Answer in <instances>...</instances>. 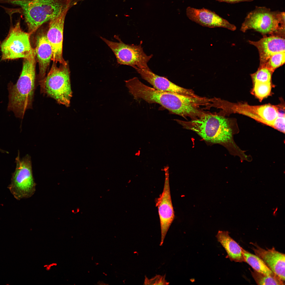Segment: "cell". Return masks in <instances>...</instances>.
I'll use <instances>...</instances> for the list:
<instances>
[{
	"mask_svg": "<svg viewBox=\"0 0 285 285\" xmlns=\"http://www.w3.org/2000/svg\"><path fill=\"white\" fill-rule=\"evenodd\" d=\"M216 237L226 251L227 258L231 261L245 262L242 247L231 237L228 231L219 230Z\"/></svg>",
	"mask_w": 285,
	"mask_h": 285,
	"instance_id": "obj_17",
	"label": "cell"
},
{
	"mask_svg": "<svg viewBox=\"0 0 285 285\" xmlns=\"http://www.w3.org/2000/svg\"><path fill=\"white\" fill-rule=\"evenodd\" d=\"M285 12L272 11L264 6H256L248 13L241 27L240 30L245 32L253 29L263 36H277L285 38Z\"/></svg>",
	"mask_w": 285,
	"mask_h": 285,
	"instance_id": "obj_4",
	"label": "cell"
},
{
	"mask_svg": "<svg viewBox=\"0 0 285 285\" xmlns=\"http://www.w3.org/2000/svg\"><path fill=\"white\" fill-rule=\"evenodd\" d=\"M273 73L265 67H259L256 71L250 75L253 84H272Z\"/></svg>",
	"mask_w": 285,
	"mask_h": 285,
	"instance_id": "obj_20",
	"label": "cell"
},
{
	"mask_svg": "<svg viewBox=\"0 0 285 285\" xmlns=\"http://www.w3.org/2000/svg\"><path fill=\"white\" fill-rule=\"evenodd\" d=\"M119 42L111 41L100 36L114 54L118 63L141 69L150 70L148 63L153 55H148L144 52L142 46V41L139 44H129L124 43L119 36H114Z\"/></svg>",
	"mask_w": 285,
	"mask_h": 285,
	"instance_id": "obj_9",
	"label": "cell"
},
{
	"mask_svg": "<svg viewBox=\"0 0 285 285\" xmlns=\"http://www.w3.org/2000/svg\"><path fill=\"white\" fill-rule=\"evenodd\" d=\"M250 44L257 49L259 58V67H263L270 57L273 54L285 51V38L274 36H263L258 41L248 40Z\"/></svg>",
	"mask_w": 285,
	"mask_h": 285,
	"instance_id": "obj_14",
	"label": "cell"
},
{
	"mask_svg": "<svg viewBox=\"0 0 285 285\" xmlns=\"http://www.w3.org/2000/svg\"><path fill=\"white\" fill-rule=\"evenodd\" d=\"M175 120L183 128L196 132L207 144L220 145L231 153H234L233 130L230 122L224 117L206 113L190 121Z\"/></svg>",
	"mask_w": 285,
	"mask_h": 285,
	"instance_id": "obj_1",
	"label": "cell"
},
{
	"mask_svg": "<svg viewBox=\"0 0 285 285\" xmlns=\"http://www.w3.org/2000/svg\"><path fill=\"white\" fill-rule=\"evenodd\" d=\"M16 163V168L12 174L11 183L8 188L18 200L28 198L35 193L36 187L30 157L27 155L21 159L18 152Z\"/></svg>",
	"mask_w": 285,
	"mask_h": 285,
	"instance_id": "obj_8",
	"label": "cell"
},
{
	"mask_svg": "<svg viewBox=\"0 0 285 285\" xmlns=\"http://www.w3.org/2000/svg\"><path fill=\"white\" fill-rule=\"evenodd\" d=\"M165 182L163 191L158 200L156 205L158 209L161 230L160 245L163 243L168 231L174 218V213L170 193L169 184V167H165Z\"/></svg>",
	"mask_w": 285,
	"mask_h": 285,
	"instance_id": "obj_11",
	"label": "cell"
},
{
	"mask_svg": "<svg viewBox=\"0 0 285 285\" xmlns=\"http://www.w3.org/2000/svg\"><path fill=\"white\" fill-rule=\"evenodd\" d=\"M30 36L22 29L20 21H18L11 26L7 36L1 44L2 60L27 59L32 56L35 51L31 45Z\"/></svg>",
	"mask_w": 285,
	"mask_h": 285,
	"instance_id": "obj_7",
	"label": "cell"
},
{
	"mask_svg": "<svg viewBox=\"0 0 285 285\" xmlns=\"http://www.w3.org/2000/svg\"><path fill=\"white\" fill-rule=\"evenodd\" d=\"M255 248L253 247L256 255L260 258L267 267L283 280L285 279V255L277 251L275 248L267 250L253 244Z\"/></svg>",
	"mask_w": 285,
	"mask_h": 285,
	"instance_id": "obj_16",
	"label": "cell"
},
{
	"mask_svg": "<svg viewBox=\"0 0 285 285\" xmlns=\"http://www.w3.org/2000/svg\"><path fill=\"white\" fill-rule=\"evenodd\" d=\"M245 262H246L256 271L267 275L277 276L266 265L264 262L256 255L253 254L242 248Z\"/></svg>",
	"mask_w": 285,
	"mask_h": 285,
	"instance_id": "obj_18",
	"label": "cell"
},
{
	"mask_svg": "<svg viewBox=\"0 0 285 285\" xmlns=\"http://www.w3.org/2000/svg\"><path fill=\"white\" fill-rule=\"evenodd\" d=\"M186 14L190 20L203 26L211 28L223 27L232 31L236 29L235 25L207 9H197L189 6L186 8Z\"/></svg>",
	"mask_w": 285,
	"mask_h": 285,
	"instance_id": "obj_12",
	"label": "cell"
},
{
	"mask_svg": "<svg viewBox=\"0 0 285 285\" xmlns=\"http://www.w3.org/2000/svg\"><path fill=\"white\" fill-rule=\"evenodd\" d=\"M35 49L39 65L38 83L41 92L46 72L53 56L52 49L45 34L42 33L37 36Z\"/></svg>",
	"mask_w": 285,
	"mask_h": 285,
	"instance_id": "obj_15",
	"label": "cell"
},
{
	"mask_svg": "<svg viewBox=\"0 0 285 285\" xmlns=\"http://www.w3.org/2000/svg\"><path fill=\"white\" fill-rule=\"evenodd\" d=\"M166 275L164 276L156 275L153 278L149 279L146 276L144 284L145 285H168L169 283L165 279Z\"/></svg>",
	"mask_w": 285,
	"mask_h": 285,
	"instance_id": "obj_23",
	"label": "cell"
},
{
	"mask_svg": "<svg viewBox=\"0 0 285 285\" xmlns=\"http://www.w3.org/2000/svg\"><path fill=\"white\" fill-rule=\"evenodd\" d=\"M1 43V42L0 41V45Z\"/></svg>",
	"mask_w": 285,
	"mask_h": 285,
	"instance_id": "obj_26",
	"label": "cell"
},
{
	"mask_svg": "<svg viewBox=\"0 0 285 285\" xmlns=\"http://www.w3.org/2000/svg\"><path fill=\"white\" fill-rule=\"evenodd\" d=\"M272 84H253L251 94L260 102L270 96L271 93Z\"/></svg>",
	"mask_w": 285,
	"mask_h": 285,
	"instance_id": "obj_21",
	"label": "cell"
},
{
	"mask_svg": "<svg viewBox=\"0 0 285 285\" xmlns=\"http://www.w3.org/2000/svg\"><path fill=\"white\" fill-rule=\"evenodd\" d=\"M0 151H1V152H4V151H3V150H2L1 149H0Z\"/></svg>",
	"mask_w": 285,
	"mask_h": 285,
	"instance_id": "obj_25",
	"label": "cell"
},
{
	"mask_svg": "<svg viewBox=\"0 0 285 285\" xmlns=\"http://www.w3.org/2000/svg\"><path fill=\"white\" fill-rule=\"evenodd\" d=\"M252 276L258 285H284V281L278 276L267 275L255 270L251 271Z\"/></svg>",
	"mask_w": 285,
	"mask_h": 285,
	"instance_id": "obj_19",
	"label": "cell"
},
{
	"mask_svg": "<svg viewBox=\"0 0 285 285\" xmlns=\"http://www.w3.org/2000/svg\"><path fill=\"white\" fill-rule=\"evenodd\" d=\"M77 0H1L3 3L19 7L31 35L42 25L63 11L70 8Z\"/></svg>",
	"mask_w": 285,
	"mask_h": 285,
	"instance_id": "obj_3",
	"label": "cell"
},
{
	"mask_svg": "<svg viewBox=\"0 0 285 285\" xmlns=\"http://www.w3.org/2000/svg\"><path fill=\"white\" fill-rule=\"evenodd\" d=\"M35 53L23 59L21 73L16 83L8 85L7 110L17 118L23 119L26 111L32 108L36 86Z\"/></svg>",
	"mask_w": 285,
	"mask_h": 285,
	"instance_id": "obj_2",
	"label": "cell"
},
{
	"mask_svg": "<svg viewBox=\"0 0 285 285\" xmlns=\"http://www.w3.org/2000/svg\"><path fill=\"white\" fill-rule=\"evenodd\" d=\"M142 79L153 86L158 90L178 94L190 97L199 98L192 89L179 86L168 80L153 73L151 70H145L136 67L134 68Z\"/></svg>",
	"mask_w": 285,
	"mask_h": 285,
	"instance_id": "obj_13",
	"label": "cell"
},
{
	"mask_svg": "<svg viewBox=\"0 0 285 285\" xmlns=\"http://www.w3.org/2000/svg\"><path fill=\"white\" fill-rule=\"evenodd\" d=\"M225 106L231 113L248 117L274 129L285 117L284 106L281 104L251 105L246 102H227Z\"/></svg>",
	"mask_w": 285,
	"mask_h": 285,
	"instance_id": "obj_6",
	"label": "cell"
},
{
	"mask_svg": "<svg viewBox=\"0 0 285 285\" xmlns=\"http://www.w3.org/2000/svg\"><path fill=\"white\" fill-rule=\"evenodd\" d=\"M285 62V51L275 53L268 59L264 66L272 72L283 65Z\"/></svg>",
	"mask_w": 285,
	"mask_h": 285,
	"instance_id": "obj_22",
	"label": "cell"
},
{
	"mask_svg": "<svg viewBox=\"0 0 285 285\" xmlns=\"http://www.w3.org/2000/svg\"><path fill=\"white\" fill-rule=\"evenodd\" d=\"M41 93L46 94L57 103L68 107L72 96L70 71L68 64L59 66L53 62L44 79Z\"/></svg>",
	"mask_w": 285,
	"mask_h": 285,
	"instance_id": "obj_5",
	"label": "cell"
},
{
	"mask_svg": "<svg viewBox=\"0 0 285 285\" xmlns=\"http://www.w3.org/2000/svg\"><path fill=\"white\" fill-rule=\"evenodd\" d=\"M220 2L228 3H236L244 2H251L254 0H215Z\"/></svg>",
	"mask_w": 285,
	"mask_h": 285,
	"instance_id": "obj_24",
	"label": "cell"
},
{
	"mask_svg": "<svg viewBox=\"0 0 285 285\" xmlns=\"http://www.w3.org/2000/svg\"><path fill=\"white\" fill-rule=\"evenodd\" d=\"M70 9L67 8L63 11L49 21L48 29L46 34L52 50L51 60L64 65L68 64L63 56L64 28L66 16Z\"/></svg>",
	"mask_w": 285,
	"mask_h": 285,
	"instance_id": "obj_10",
	"label": "cell"
}]
</instances>
